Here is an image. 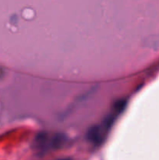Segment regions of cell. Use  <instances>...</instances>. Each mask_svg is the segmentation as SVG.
Returning <instances> with one entry per match:
<instances>
[{
	"label": "cell",
	"instance_id": "7a4b0ae2",
	"mask_svg": "<svg viewBox=\"0 0 159 160\" xmlns=\"http://www.w3.org/2000/svg\"><path fill=\"white\" fill-rule=\"evenodd\" d=\"M36 144L37 146L41 149H45L48 145V135L45 133H41L36 138Z\"/></svg>",
	"mask_w": 159,
	"mask_h": 160
},
{
	"label": "cell",
	"instance_id": "6da1fadb",
	"mask_svg": "<svg viewBox=\"0 0 159 160\" xmlns=\"http://www.w3.org/2000/svg\"><path fill=\"white\" fill-rule=\"evenodd\" d=\"M87 139L90 141L91 143L94 144V145H100L102 143L104 138H103V133L102 131L99 127H93L89 130L87 132Z\"/></svg>",
	"mask_w": 159,
	"mask_h": 160
},
{
	"label": "cell",
	"instance_id": "3957f363",
	"mask_svg": "<svg viewBox=\"0 0 159 160\" xmlns=\"http://www.w3.org/2000/svg\"><path fill=\"white\" fill-rule=\"evenodd\" d=\"M65 142V138L62 134H57L53 138L51 142V145L54 148H59L62 146V145Z\"/></svg>",
	"mask_w": 159,
	"mask_h": 160
},
{
	"label": "cell",
	"instance_id": "277c9868",
	"mask_svg": "<svg viewBox=\"0 0 159 160\" xmlns=\"http://www.w3.org/2000/svg\"><path fill=\"white\" fill-rule=\"evenodd\" d=\"M62 160H68V159H62Z\"/></svg>",
	"mask_w": 159,
	"mask_h": 160
}]
</instances>
